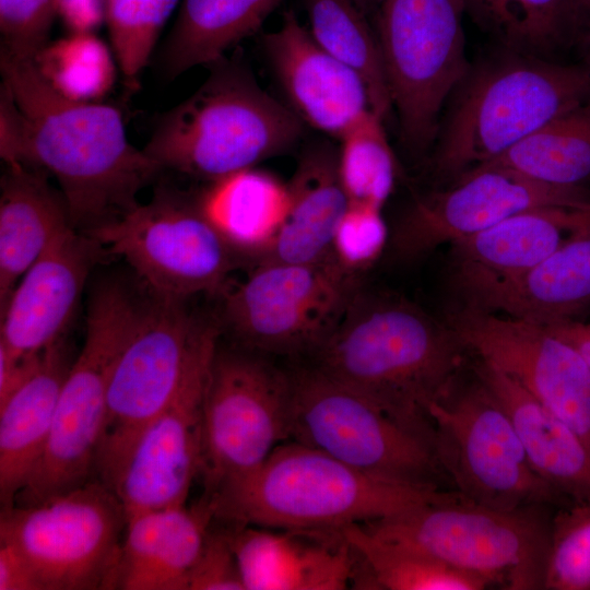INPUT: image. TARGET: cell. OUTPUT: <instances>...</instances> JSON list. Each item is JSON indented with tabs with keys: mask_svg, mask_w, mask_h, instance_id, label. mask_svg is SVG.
<instances>
[{
	"mask_svg": "<svg viewBox=\"0 0 590 590\" xmlns=\"http://www.w3.org/2000/svg\"><path fill=\"white\" fill-rule=\"evenodd\" d=\"M545 327L567 341L590 369V322L586 323L571 319L546 324Z\"/></svg>",
	"mask_w": 590,
	"mask_h": 590,
	"instance_id": "obj_46",
	"label": "cell"
},
{
	"mask_svg": "<svg viewBox=\"0 0 590 590\" xmlns=\"http://www.w3.org/2000/svg\"><path fill=\"white\" fill-rule=\"evenodd\" d=\"M389 233L381 208L350 202L331 245V252L345 270L361 275L387 248Z\"/></svg>",
	"mask_w": 590,
	"mask_h": 590,
	"instance_id": "obj_39",
	"label": "cell"
},
{
	"mask_svg": "<svg viewBox=\"0 0 590 590\" xmlns=\"http://www.w3.org/2000/svg\"><path fill=\"white\" fill-rule=\"evenodd\" d=\"M546 590H590V499L552 517Z\"/></svg>",
	"mask_w": 590,
	"mask_h": 590,
	"instance_id": "obj_38",
	"label": "cell"
},
{
	"mask_svg": "<svg viewBox=\"0 0 590 590\" xmlns=\"http://www.w3.org/2000/svg\"><path fill=\"white\" fill-rule=\"evenodd\" d=\"M106 256L87 233L70 226L58 235L1 307L0 344L31 355L66 337L85 283Z\"/></svg>",
	"mask_w": 590,
	"mask_h": 590,
	"instance_id": "obj_19",
	"label": "cell"
},
{
	"mask_svg": "<svg viewBox=\"0 0 590 590\" xmlns=\"http://www.w3.org/2000/svg\"><path fill=\"white\" fill-rule=\"evenodd\" d=\"M0 68L30 126L32 167L56 178L71 225L87 232L137 206L164 169L128 140L121 113L61 96L32 58L0 51Z\"/></svg>",
	"mask_w": 590,
	"mask_h": 590,
	"instance_id": "obj_1",
	"label": "cell"
},
{
	"mask_svg": "<svg viewBox=\"0 0 590 590\" xmlns=\"http://www.w3.org/2000/svg\"><path fill=\"white\" fill-rule=\"evenodd\" d=\"M0 590H43L30 563L11 544L0 541Z\"/></svg>",
	"mask_w": 590,
	"mask_h": 590,
	"instance_id": "obj_44",
	"label": "cell"
},
{
	"mask_svg": "<svg viewBox=\"0 0 590 590\" xmlns=\"http://www.w3.org/2000/svg\"><path fill=\"white\" fill-rule=\"evenodd\" d=\"M33 61L51 88L75 102H98L109 93L117 78L113 48L95 33H69L48 42Z\"/></svg>",
	"mask_w": 590,
	"mask_h": 590,
	"instance_id": "obj_35",
	"label": "cell"
},
{
	"mask_svg": "<svg viewBox=\"0 0 590 590\" xmlns=\"http://www.w3.org/2000/svg\"><path fill=\"white\" fill-rule=\"evenodd\" d=\"M75 357L67 337L42 351L26 380L0 403V502L14 505L48 441L60 391Z\"/></svg>",
	"mask_w": 590,
	"mask_h": 590,
	"instance_id": "obj_25",
	"label": "cell"
},
{
	"mask_svg": "<svg viewBox=\"0 0 590 590\" xmlns=\"http://www.w3.org/2000/svg\"><path fill=\"white\" fill-rule=\"evenodd\" d=\"M429 416L437 463L467 500L506 511L566 503L535 473L510 417L474 371L470 381L459 376Z\"/></svg>",
	"mask_w": 590,
	"mask_h": 590,
	"instance_id": "obj_10",
	"label": "cell"
},
{
	"mask_svg": "<svg viewBox=\"0 0 590 590\" xmlns=\"http://www.w3.org/2000/svg\"><path fill=\"white\" fill-rule=\"evenodd\" d=\"M385 0H355L358 7L366 13L374 8H380Z\"/></svg>",
	"mask_w": 590,
	"mask_h": 590,
	"instance_id": "obj_47",
	"label": "cell"
},
{
	"mask_svg": "<svg viewBox=\"0 0 590 590\" xmlns=\"http://www.w3.org/2000/svg\"><path fill=\"white\" fill-rule=\"evenodd\" d=\"M458 493L418 488L353 468L297 441L280 444L210 499L214 519L272 529H340L384 519Z\"/></svg>",
	"mask_w": 590,
	"mask_h": 590,
	"instance_id": "obj_3",
	"label": "cell"
},
{
	"mask_svg": "<svg viewBox=\"0 0 590 590\" xmlns=\"http://www.w3.org/2000/svg\"><path fill=\"white\" fill-rule=\"evenodd\" d=\"M446 322L468 351L518 381L590 445V369L545 326L462 306Z\"/></svg>",
	"mask_w": 590,
	"mask_h": 590,
	"instance_id": "obj_16",
	"label": "cell"
},
{
	"mask_svg": "<svg viewBox=\"0 0 590 590\" xmlns=\"http://www.w3.org/2000/svg\"><path fill=\"white\" fill-rule=\"evenodd\" d=\"M126 524L115 492L92 480L39 504L1 508L0 541L23 555L43 590L109 589Z\"/></svg>",
	"mask_w": 590,
	"mask_h": 590,
	"instance_id": "obj_14",
	"label": "cell"
},
{
	"mask_svg": "<svg viewBox=\"0 0 590 590\" xmlns=\"http://www.w3.org/2000/svg\"><path fill=\"white\" fill-rule=\"evenodd\" d=\"M507 50L543 57L569 46L577 0H463Z\"/></svg>",
	"mask_w": 590,
	"mask_h": 590,
	"instance_id": "obj_34",
	"label": "cell"
},
{
	"mask_svg": "<svg viewBox=\"0 0 590 590\" xmlns=\"http://www.w3.org/2000/svg\"><path fill=\"white\" fill-rule=\"evenodd\" d=\"M338 169L350 202L382 208L396 175V162L382 119L373 110L340 139Z\"/></svg>",
	"mask_w": 590,
	"mask_h": 590,
	"instance_id": "obj_36",
	"label": "cell"
},
{
	"mask_svg": "<svg viewBox=\"0 0 590 590\" xmlns=\"http://www.w3.org/2000/svg\"><path fill=\"white\" fill-rule=\"evenodd\" d=\"M219 343L216 326L200 345L176 396L137 440L113 487L127 517L186 505L199 476L203 397Z\"/></svg>",
	"mask_w": 590,
	"mask_h": 590,
	"instance_id": "obj_18",
	"label": "cell"
},
{
	"mask_svg": "<svg viewBox=\"0 0 590 590\" xmlns=\"http://www.w3.org/2000/svg\"><path fill=\"white\" fill-rule=\"evenodd\" d=\"M290 380L263 354L217 345L202 404L204 496L260 465L288 434Z\"/></svg>",
	"mask_w": 590,
	"mask_h": 590,
	"instance_id": "obj_15",
	"label": "cell"
},
{
	"mask_svg": "<svg viewBox=\"0 0 590 590\" xmlns=\"http://www.w3.org/2000/svg\"><path fill=\"white\" fill-rule=\"evenodd\" d=\"M220 522L222 526L215 527L213 520L209 528L187 590H245L227 526Z\"/></svg>",
	"mask_w": 590,
	"mask_h": 590,
	"instance_id": "obj_41",
	"label": "cell"
},
{
	"mask_svg": "<svg viewBox=\"0 0 590 590\" xmlns=\"http://www.w3.org/2000/svg\"><path fill=\"white\" fill-rule=\"evenodd\" d=\"M473 371L510 417L535 473L568 504L590 499V445L495 366L479 358Z\"/></svg>",
	"mask_w": 590,
	"mask_h": 590,
	"instance_id": "obj_24",
	"label": "cell"
},
{
	"mask_svg": "<svg viewBox=\"0 0 590 590\" xmlns=\"http://www.w3.org/2000/svg\"><path fill=\"white\" fill-rule=\"evenodd\" d=\"M462 306L544 326L574 319L590 306V235L524 274L473 294Z\"/></svg>",
	"mask_w": 590,
	"mask_h": 590,
	"instance_id": "obj_27",
	"label": "cell"
},
{
	"mask_svg": "<svg viewBox=\"0 0 590 590\" xmlns=\"http://www.w3.org/2000/svg\"><path fill=\"white\" fill-rule=\"evenodd\" d=\"M586 203L590 196L585 188L548 186L508 167L484 164L450 187L417 198L389 233L387 249L394 260L408 262L532 208Z\"/></svg>",
	"mask_w": 590,
	"mask_h": 590,
	"instance_id": "obj_17",
	"label": "cell"
},
{
	"mask_svg": "<svg viewBox=\"0 0 590 590\" xmlns=\"http://www.w3.org/2000/svg\"><path fill=\"white\" fill-rule=\"evenodd\" d=\"M463 0H385L378 42L404 144L426 150L439 114L469 72L464 51Z\"/></svg>",
	"mask_w": 590,
	"mask_h": 590,
	"instance_id": "obj_13",
	"label": "cell"
},
{
	"mask_svg": "<svg viewBox=\"0 0 590 590\" xmlns=\"http://www.w3.org/2000/svg\"><path fill=\"white\" fill-rule=\"evenodd\" d=\"M186 300L151 294L111 374L95 480L113 489L144 428L168 405L206 335L216 327Z\"/></svg>",
	"mask_w": 590,
	"mask_h": 590,
	"instance_id": "obj_9",
	"label": "cell"
},
{
	"mask_svg": "<svg viewBox=\"0 0 590 590\" xmlns=\"http://www.w3.org/2000/svg\"><path fill=\"white\" fill-rule=\"evenodd\" d=\"M546 505L498 510L457 494L361 523L507 590L544 589L552 518Z\"/></svg>",
	"mask_w": 590,
	"mask_h": 590,
	"instance_id": "obj_7",
	"label": "cell"
},
{
	"mask_svg": "<svg viewBox=\"0 0 590 590\" xmlns=\"http://www.w3.org/2000/svg\"><path fill=\"white\" fill-rule=\"evenodd\" d=\"M468 350L445 321L389 295L357 292L311 365L362 393L433 449L430 405Z\"/></svg>",
	"mask_w": 590,
	"mask_h": 590,
	"instance_id": "obj_2",
	"label": "cell"
},
{
	"mask_svg": "<svg viewBox=\"0 0 590 590\" xmlns=\"http://www.w3.org/2000/svg\"><path fill=\"white\" fill-rule=\"evenodd\" d=\"M287 373L292 440L392 482L445 489L429 444L371 400L314 365Z\"/></svg>",
	"mask_w": 590,
	"mask_h": 590,
	"instance_id": "obj_8",
	"label": "cell"
},
{
	"mask_svg": "<svg viewBox=\"0 0 590 590\" xmlns=\"http://www.w3.org/2000/svg\"><path fill=\"white\" fill-rule=\"evenodd\" d=\"M54 0H0L1 52L34 58L49 42Z\"/></svg>",
	"mask_w": 590,
	"mask_h": 590,
	"instance_id": "obj_40",
	"label": "cell"
},
{
	"mask_svg": "<svg viewBox=\"0 0 590 590\" xmlns=\"http://www.w3.org/2000/svg\"><path fill=\"white\" fill-rule=\"evenodd\" d=\"M590 235V203L532 208L451 243L453 283L463 299L516 279L568 243Z\"/></svg>",
	"mask_w": 590,
	"mask_h": 590,
	"instance_id": "obj_21",
	"label": "cell"
},
{
	"mask_svg": "<svg viewBox=\"0 0 590 590\" xmlns=\"http://www.w3.org/2000/svg\"><path fill=\"white\" fill-rule=\"evenodd\" d=\"M199 206L231 250L256 262L274 241L287 213V182L256 167L211 181Z\"/></svg>",
	"mask_w": 590,
	"mask_h": 590,
	"instance_id": "obj_29",
	"label": "cell"
},
{
	"mask_svg": "<svg viewBox=\"0 0 590 590\" xmlns=\"http://www.w3.org/2000/svg\"><path fill=\"white\" fill-rule=\"evenodd\" d=\"M70 226L63 197L45 172L7 166L0 194L1 307L22 275Z\"/></svg>",
	"mask_w": 590,
	"mask_h": 590,
	"instance_id": "obj_28",
	"label": "cell"
},
{
	"mask_svg": "<svg viewBox=\"0 0 590 590\" xmlns=\"http://www.w3.org/2000/svg\"><path fill=\"white\" fill-rule=\"evenodd\" d=\"M359 290V275L333 256L316 262L261 261L226 290L223 318L243 349L312 355Z\"/></svg>",
	"mask_w": 590,
	"mask_h": 590,
	"instance_id": "obj_11",
	"label": "cell"
},
{
	"mask_svg": "<svg viewBox=\"0 0 590 590\" xmlns=\"http://www.w3.org/2000/svg\"><path fill=\"white\" fill-rule=\"evenodd\" d=\"M569 46L576 47L580 64L590 71V0H577Z\"/></svg>",
	"mask_w": 590,
	"mask_h": 590,
	"instance_id": "obj_45",
	"label": "cell"
},
{
	"mask_svg": "<svg viewBox=\"0 0 590 590\" xmlns=\"http://www.w3.org/2000/svg\"><path fill=\"white\" fill-rule=\"evenodd\" d=\"M245 590H342L357 558L340 529H272L227 523Z\"/></svg>",
	"mask_w": 590,
	"mask_h": 590,
	"instance_id": "obj_22",
	"label": "cell"
},
{
	"mask_svg": "<svg viewBox=\"0 0 590 590\" xmlns=\"http://www.w3.org/2000/svg\"><path fill=\"white\" fill-rule=\"evenodd\" d=\"M287 188L285 220L257 262H316L329 258L335 228L350 204L339 175L338 152L324 143L307 149Z\"/></svg>",
	"mask_w": 590,
	"mask_h": 590,
	"instance_id": "obj_26",
	"label": "cell"
},
{
	"mask_svg": "<svg viewBox=\"0 0 590 590\" xmlns=\"http://www.w3.org/2000/svg\"><path fill=\"white\" fill-rule=\"evenodd\" d=\"M213 520V507L203 495L190 507L127 517L109 589L187 590L190 571Z\"/></svg>",
	"mask_w": 590,
	"mask_h": 590,
	"instance_id": "obj_23",
	"label": "cell"
},
{
	"mask_svg": "<svg viewBox=\"0 0 590 590\" xmlns=\"http://www.w3.org/2000/svg\"><path fill=\"white\" fill-rule=\"evenodd\" d=\"M486 164L548 186L585 188L590 181V96Z\"/></svg>",
	"mask_w": 590,
	"mask_h": 590,
	"instance_id": "obj_32",
	"label": "cell"
},
{
	"mask_svg": "<svg viewBox=\"0 0 590 590\" xmlns=\"http://www.w3.org/2000/svg\"><path fill=\"white\" fill-rule=\"evenodd\" d=\"M357 557L353 588L374 590H483L494 586L408 545L369 533L361 523L341 528Z\"/></svg>",
	"mask_w": 590,
	"mask_h": 590,
	"instance_id": "obj_31",
	"label": "cell"
},
{
	"mask_svg": "<svg viewBox=\"0 0 590 590\" xmlns=\"http://www.w3.org/2000/svg\"><path fill=\"white\" fill-rule=\"evenodd\" d=\"M280 0H182L157 57L163 78L173 80L209 66L255 33Z\"/></svg>",
	"mask_w": 590,
	"mask_h": 590,
	"instance_id": "obj_30",
	"label": "cell"
},
{
	"mask_svg": "<svg viewBox=\"0 0 590 590\" xmlns=\"http://www.w3.org/2000/svg\"><path fill=\"white\" fill-rule=\"evenodd\" d=\"M178 0H106L110 46L125 86L137 91Z\"/></svg>",
	"mask_w": 590,
	"mask_h": 590,
	"instance_id": "obj_37",
	"label": "cell"
},
{
	"mask_svg": "<svg viewBox=\"0 0 590 590\" xmlns=\"http://www.w3.org/2000/svg\"><path fill=\"white\" fill-rule=\"evenodd\" d=\"M461 83L434 157L442 178L496 160L590 96V71L582 64L507 49Z\"/></svg>",
	"mask_w": 590,
	"mask_h": 590,
	"instance_id": "obj_5",
	"label": "cell"
},
{
	"mask_svg": "<svg viewBox=\"0 0 590 590\" xmlns=\"http://www.w3.org/2000/svg\"><path fill=\"white\" fill-rule=\"evenodd\" d=\"M263 47L290 108L303 122L340 140L373 110L363 79L327 52L292 11L263 37Z\"/></svg>",
	"mask_w": 590,
	"mask_h": 590,
	"instance_id": "obj_20",
	"label": "cell"
},
{
	"mask_svg": "<svg viewBox=\"0 0 590 590\" xmlns=\"http://www.w3.org/2000/svg\"><path fill=\"white\" fill-rule=\"evenodd\" d=\"M54 7L69 33H95L106 22V0H54Z\"/></svg>",
	"mask_w": 590,
	"mask_h": 590,
	"instance_id": "obj_43",
	"label": "cell"
},
{
	"mask_svg": "<svg viewBox=\"0 0 590 590\" xmlns=\"http://www.w3.org/2000/svg\"><path fill=\"white\" fill-rule=\"evenodd\" d=\"M187 99L162 114L143 151L163 169L214 181L288 151L303 121L225 56Z\"/></svg>",
	"mask_w": 590,
	"mask_h": 590,
	"instance_id": "obj_4",
	"label": "cell"
},
{
	"mask_svg": "<svg viewBox=\"0 0 590 590\" xmlns=\"http://www.w3.org/2000/svg\"><path fill=\"white\" fill-rule=\"evenodd\" d=\"M84 233L123 259L154 296L187 300L229 287L237 256L198 200L170 186L157 187L149 202Z\"/></svg>",
	"mask_w": 590,
	"mask_h": 590,
	"instance_id": "obj_12",
	"label": "cell"
},
{
	"mask_svg": "<svg viewBox=\"0 0 590 590\" xmlns=\"http://www.w3.org/2000/svg\"><path fill=\"white\" fill-rule=\"evenodd\" d=\"M142 303L118 279L94 285L83 345L63 381L45 450L14 505L39 504L95 480L111 374Z\"/></svg>",
	"mask_w": 590,
	"mask_h": 590,
	"instance_id": "obj_6",
	"label": "cell"
},
{
	"mask_svg": "<svg viewBox=\"0 0 590 590\" xmlns=\"http://www.w3.org/2000/svg\"><path fill=\"white\" fill-rule=\"evenodd\" d=\"M0 155L7 166L33 168L28 122L3 83L0 88Z\"/></svg>",
	"mask_w": 590,
	"mask_h": 590,
	"instance_id": "obj_42",
	"label": "cell"
},
{
	"mask_svg": "<svg viewBox=\"0 0 590 590\" xmlns=\"http://www.w3.org/2000/svg\"><path fill=\"white\" fill-rule=\"evenodd\" d=\"M314 39L365 82L373 111L392 109L378 36L355 0H304Z\"/></svg>",
	"mask_w": 590,
	"mask_h": 590,
	"instance_id": "obj_33",
	"label": "cell"
}]
</instances>
